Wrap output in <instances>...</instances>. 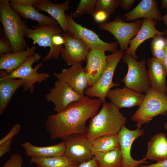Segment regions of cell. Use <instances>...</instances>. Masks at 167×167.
<instances>
[{"label":"cell","mask_w":167,"mask_h":167,"mask_svg":"<svg viewBox=\"0 0 167 167\" xmlns=\"http://www.w3.org/2000/svg\"><path fill=\"white\" fill-rule=\"evenodd\" d=\"M165 37L166 42V54L163 62V64L165 67L167 73V36H165Z\"/></svg>","instance_id":"60d3db41"},{"label":"cell","mask_w":167,"mask_h":167,"mask_svg":"<svg viewBox=\"0 0 167 167\" xmlns=\"http://www.w3.org/2000/svg\"><path fill=\"white\" fill-rule=\"evenodd\" d=\"M97 0H81L76 10L71 13L74 19L79 18L84 14L91 15L94 11Z\"/></svg>","instance_id":"4dcf8cb0"},{"label":"cell","mask_w":167,"mask_h":167,"mask_svg":"<svg viewBox=\"0 0 167 167\" xmlns=\"http://www.w3.org/2000/svg\"><path fill=\"white\" fill-rule=\"evenodd\" d=\"M57 79L64 81L77 93L82 96L85 90L88 87L87 77L82 63L74 64L62 69L60 73L54 72Z\"/></svg>","instance_id":"5bb4252c"},{"label":"cell","mask_w":167,"mask_h":167,"mask_svg":"<svg viewBox=\"0 0 167 167\" xmlns=\"http://www.w3.org/2000/svg\"><path fill=\"white\" fill-rule=\"evenodd\" d=\"M99 167H122V159L120 148L94 154Z\"/></svg>","instance_id":"83f0119b"},{"label":"cell","mask_w":167,"mask_h":167,"mask_svg":"<svg viewBox=\"0 0 167 167\" xmlns=\"http://www.w3.org/2000/svg\"><path fill=\"white\" fill-rule=\"evenodd\" d=\"M37 0H17L16 4L11 3L12 8L21 17L26 19L36 21L38 25H59L56 20L51 17L39 12L34 7Z\"/></svg>","instance_id":"e0dca14e"},{"label":"cell","mask_w":167,"mask_h":167,"mask_svg":"<svg viewBox=\"0 0 167 167\" xmlns=\"http://www.w3.org/2000/svg\"><path fill=\"white\" fill-rule=\"evenodd\" d=\"M71 1L66 0L61 4L53 3L50 0H37L34 7L38 11L48 13L55 19L65 32L67 31L68 25L65 12L69 10Z\"/></svg>","instance_id":"7402d4cb"},{"label":"cell","mask_w":167,"mask_h":167,"mask_svg":"<svg viewBox=\"0 0 167 167\" xmlns=\"http://www.w3.org/2000/svg\"><path fill=\"white\" fill-rule=\"evenodd\" d=\"M120 148L118 134L104 135L92 142L91 150L94 154L109 151Z\"/></svg>","instance_id":"4316f807"},{"label":"cell","mask_w":167,"mask_h":167,"mask_svg":"<svg viewBox=\"0 0 167 167\" xmlns=\"http://www.w3.org/2000/svg\"><path fill=\"white\" fill-rule=\"evenodd\" d=\"M126 121V118L119 108L111 102H105L98 113L91 118L85 134L92 141L102 136L117 134Z\"/></svg>","instance_id":"7a4b0ae2"},{"label":"cell","mask_w":167,"mask_h":167,"mask_svg":"<svg viewBox=\"0 0 167 167\" xmlns=\"http://www.w3.org/2000/svg\"><path fill=\"white\" fill-rule=\"evenodd\" d=\"M162 15L156 0H142L132 10L122 15L124 21L141 18H149L161 21Z\"/></svg>","instance_id":"d6986e66"},{"label":"cell","mask_w":167,"mask_h":167,"mask_svg":"<svg viewBox=\"0 0 167 167\" xmlns=\"http://www.w3.org/2000/svg\"><path fill=\"white\" fill-rule=\"evenodd\" d=\"M27 29L25 36L31 39L34 43L42 47H53L52 39L57 34H62V30L58 25H38Z\"/></svg>","instance_id":"ffe728a7"},{"label":"cell","mask_w":167,"mask_h":167,"mask_svg":"<svg viewBox=\"0 0 167 167\" xmlns=\"http://www.w3.org/2000/svg\"><path fill=\"white\" fill-rule=\"evenodd\" d=\"M140 167H167V159L148 165H141Z\"/></svg>","instance_id":"ab89813d"},{"label":"cell","mask_w":167,"mask_h":167,"mask_svg":"<svg viewBox=\"0 0 167 167\" xmlns=\"http://www.w3.org/2000/svg\"><path fill=\"white\" fill-rule=\"evenodd\" d=\"M36 167H42L39 165H37L36 166Z\"/></svg>","instance_id":"bcb514c9"},{"label":"cell","mask_w":167,"mask_h":167,"mask_svg":"<svg viewBox=\"0 0 167 167\" xmlns=\"http://www.w3.org/2000/svg\"><path fill=\"white\" fill-rule=\"evenodd\" d=\"M164 127L165 129L167 130V122L165 124Z\"/></svg>","instance_id":"ee69618b"},{"label":"cell","mask_w":167,"mask_h":167,"mask_svg":"<svg viewBox=\"0 0 167 167\" xmlns=\"http://www.w3.org/2000/svg\"><path fill=\"white\" fill-rule=\"evenodd\" d=\"M21 129V126L19 123L15 124L9 132L0 140V145L11 139H13L14 136L19 133Z\"/></svg>","instance_id":"e575fe53"},{"label":"cell","mask_w":167,"mask_h":167,"mask_svg":"<svg viewBox=\"0 0 167 167\" xmlns=\"http://www.w3.org/2000/svg\"><path fill=\"white\" fill-rule=\"evenodd\" d=\"M145 95L124 87L110 90L106 95L110 102L120 109L122 108L139 107L141 105Z\"/></svg>","instance_id":"9a60e30c"},{"label":"cell","mask_w":167,"mask_h":167,"mask_svg":"<svg viewBox=\"0 0 167 167\" xmlns=\"http://www.w3.org/2000/svg\"><path fill=\"white\" fill-rule=\"evenodd\" d=\"M122 61L127 65L126 74L122 81L125 87L135 92L146 94L151 86L145 59L138 62L131 56L124 54Z\"/></svg>","instance_id":"8992f818"},{"label":"cell","mask_w":167,"mask_h":167,"mask_svg":"<svg viewBox=\"0 0 167 167\" xmlns=\"http://www.w3.org/2000/svg\"><path fill=\"white\" fill-rule=\"evenodd\" d=\"M29 162L42 167H76L77 166L64 155L49 158L31 157Z\"/></svg>","instance_id":"f1b7e54d"},{"label":"cell","mask_w":167,"mask_h":167,"mask_svg":"<svg viewBox=\"0 0 167 167\" xmlns=\"http://www.w3.org/2000/svg\"><path fill=\"white\" fill-rule=\"evenodd\" d=\"M85 96H80L66 83L58 79L55 82L54 86L45 95L46 100L54 105V111L57 113L63 111L71 104Z\"/></svg>","instance_id":"8fae6325"},{"label":"cell","mask_w":167,"mask_h":167,"mask_svg":"<svg viewBox=\"0 0 167 167\" xmlns=\"http://www.w3.org/2000/svg\"><path fill=\"white\" fill-rule=\"evenodd\" d=\"M12 139H11L0 145V157L10 151Z\"/></svg>","instance_id":"8d00e7d4"},{"label":"cell","mask_w":167,"mask_h":167,"mask_svg":"<svg viewBox=\"0 0 167 167\" xmlns=\"http://www.w3.org/2000/svg\"><path fill=\"white\" fill-rule=\"evenodd\" d=\"M166 9L167 13L166 15L162 16V20L163 21L165 24L167 28V8H166Z\"/></svg>","instance_id":"7bdbcfd3"},{"label":"cell","mask_w":167,"mask_h":167,"mask_svg":"<svg viewBox=\"0 0 167 167\" xmlns=\"http://www.w3.org/2000/svg\"><path fill=\"white\" fill-rule=\"evenodd\" d=\"M142 24V21L140 19L128 23L123 20L122 16H118L112 21L101 24L99 27L112 34L116 39L120 49L125 51L128 48L130 41L140 29Z\"/></svg>","instance_id":"52a82bcc"},{"label":"cell","mask_w":167,"mask_h":167,"mask_svg":"<svg viewBox=\"0 0 167 167\" xmlns=\"http://www.w3.org/2000/svg\"><path fill=\"white\" fill-rule=\"evenodd\" d=\"M66 15L68 25L67 33L82 40L90 50H99L113 53L117 50L118 45L117 42H105L94 31L76 23L70 15L66 14Z\"/></svg>","instance_id":"ba28073f"},{"label":"cell","mask_w":167,"mask_h":167,"mask_svg":"<svg viewBox=\"0 0 167 167\" xmlns=\"http://www.w3.org/2000/svg\"><path fill=\"white\" fill-rule=\"evenodd\" d=\"M62 35L65 40L64 49L61 54L63 59L70 66L82 63L90 51L88 45L80 39L67 32L62 33Z\"/></svg>","instance_id":"4fadbf2b"},{"label":"cell","mask_w":167,"mask_h":167,"mask_svg":"<svg viewBox=\"0 0 167 167\" xmlns=\"http://www.w3.org/2000/svg\"><path fill=\"white\" fill-rule=\"evenodd\" d=\"M147 64L151 87L156 91L166 95L167 73L163 63L152 58L148 59Z\"/></svg>","instance_id":"603a6c76"},{"label":"cell","mask_w":167,"mask_h":167,"mask_svg":"<svg viewBox=\"0 0 167 167\" xmlns=\"http://www.w3.org/2000/svg\"><path fill=\"white\" fill-rule=\"evenodd\" d=\"M105 52L99 50H92L87 56L86 65L84 69L88 87L92 86L97 81L105 67L107 56Z\"/></svg>","instance_id":"2e32d148"},{"label":"cell","mask_w":167,"mask_h":167,"mask_svg":"<svg viewBox=\"0 0 167 167\" xmlns=\"http://www.w3.org/2000/svg\"><path fill=\"white\" fill-rule=\"evenodd\" d=\"M76 167H99V166L93 156L90 160L80 164Z\"/></svg>","instance_id":"f35d334b"},{"label":"cell","mask_w":167,"mask_h":167,"mask_svg":"<svg viewBox=\"0 0 167 167\" xmlns=\"http://www.w3.org/2000/svg\"><path fill=\"white\" fill-rule=\"evenodd\" d=\"M144 157L157 162L167 159V136L166 134L159 133L151 138L148 143L147 151Z\"/></svg>","instance_id":"d4e9b609"},{"label":"cell","mask_w":167,"mask_h":167,"mask_svg":"<svg viewBox=\"0 0 167 167\" xmlns=\"http://www.w3.org/2000/svg\"><path fill=\"white\" fill-rule=\"evenodd\" d=\"M23 162L22 155L19 153H15L11 156L2 167H22Z\"/></svg>","instance_id":"836d02e7"},{"label":"cell","mask_w":167,"mask_h":167,"mask_svg":"<svg viewBox=\"0 0 167 167\" xmlns=\"http://www.w3.org/2000/svg\"><path fill=\"white\" fill-rule=\"evenodd\" d=\"M0 21L11 43L12 53L25 50L28 47L24 38L28 27L26 21L11 7L10 0H0Z\"/></svg>","instance_id":"3957f363"},{"label":"cell","mask_w":167,"mask_h":167,"mask_svg":"<svg viewBox=\"0 0 167 167\" xmlns=\"http://www.w3.org/2000/svg\"><path fill=\"white\" fill-rule=\"evenodd\" d=\"M102 103L99 99L86 96L71 104L63 111L49 115L45 125L50 139H62L72 134H85L87 121L98 113Z\"/></svg>","instance_id":"6da1fadb"},{"label":"cell","mask_w":167,"mask_h":167,"mask_svg":"<svg viewBox=\"0 0 167 167\" xmlns=\"http://www.w3.org/2000/svg\"><path fill=\"white\" fill-rule=\"evenodd\" d=\"M109 15L107 13L102 10L95 11L92 15L96 22L101 24L105 22Z\"/></svg>","instance_id":"d590c367"},{"label":"cell","mask_w":167,"mask_h":167,"mask_svg":"<svg viewBox=\"0 0 167 167\" xmlns=\"http://www.w3.org/2000/svg\"><path fill=\"white\" fill-rule=\"evenodd\" d=\"M144 132L143 129L137 128L132 130L124 125L118 133L122 159V167H140L141 165L148 163L145 157L139 160H136L132 158L131 155L133 143L137 138L143 136Z\"/></svg>","instance_id":"7c38bea8"},{"label":"cell","mask_w":167,"mask_h":167,"mask_svg":"<svg viewBox=\"0 0 167 167\" xmlns=\"http://www.w3.org/2000/svg\"><path fill=\"white\" fill-rule=\"evenodd\" d=\"M62 140L65 145L64 155L77 166L93 157L91 150L92 141L85 134H72Z\"/></svg>","instance_id":"9c48e42d"},{"label":"cell","mask_w":167,"mask_h":167,"mask_svg":"<svg viewBox=\"0 0 167 167\" xmlns=\"http://www.w3.org/2000/svg\"><path fill=\"white\" fill-rule=\"evenodd\" d=\"M36 49L35 46H28L24 51L0 56V70L10 74L22 65L29 57L35 54Z\"/></svg>","instance_id":"cb8c5ba5"},{"label":"cell","mask_w":167,"mask_h":167,"mask_svg":"<svg viewBox=\"0 0 167 167\" xmlns=\"http://www.w3.org/2000/svg\"><path fill=\"white\" fill-rule=\"evenodd\" d=\"M142 24L139 32L130 41L129 46L125 51L124 54L129 55L137 60L138 57L136 51L139 46L146 40L152 38L156 34H161L165 36V32L157 30L155 25L156 22L154 19L143 18Z\"/></svg>","instance_id":"ac0fdd59"},{"label":"cell","mask_w":167,"mask_h":167,"mask_svg":"<svg viewBox=\"0 0 167 167\" xmlns=\"http://www.w3.org/2000/svg\"><path fill=\"white\" fill-rule=\"evenodd\" d=\"M2 29L0 31V56L7 54L11 52V43L5 35Z\"/></svg>","instance_id":"d6a6232c"},{"label":"cell","mask_w":167,"mask_h":167,"mask_svg":"<svg viewBox=\"0 0 167 167\" xmlns=\"http://www.w3.org/2000/svg\"><path fill=\"white\" fill-rule=\"evenodd\" d=\"M165 36L156 34L152 38L151 50L152 58L163 63L166 54Z\"/></svg>","instance_id":"f546056e"},{"label":"cell","mask_w":167,"mask_h":167,"mask_svg":"<svg viewBox=\"0 0 167 167\" xmlns=\"http://www.w3.org/2000/svg\"><path fill=\"white\" fill-rule=\"evenodd\" d=\"M162 9L167 8V0H161L160 1Z\"/></svg>","instance_id":"b9f144b4"},{"label":"cell","mask_w":167,"mask_h":167,"mask_svg":"<svg viewBox=\"0 0 167 167\" xmlns=\"http://www.w3.org/2000/svg\"><path fill=\"white\" fill-rule=\"evenodd\" d=\"M125 51L116 50L107 56V64L100 78L92 86L88 87L84 93L88 97H96L102 103L106 102V95L113 87L120 85L113 82V77L116 67L124 55Z\"/></svg>","instance_id":"5b68a950"},{"label":"cell","mask_w":167,"mask_h":167,"mask_svg":"<svg viewBox=\"0 0 167 167\" xmlns=\"http://www.w3.org/2000/svg\"><path fill=\"white\" fill-rule=\"evenodd\" d=\"M41 58V56L38 53L29 57L19 68L10 74L12 78L22 79L25 81V84L23 87L24 91L28 90L32 93L35 83L46 81L49 78V75L48 74L39 73L37 72L42 65V62L38 64L34 68L32 67L33 64L39 60Z\"/></svg>","instance_id":"30bf717a"},{"label":"cell","mask_w":167,"mask_h":167,"mask_svg":"<svg viewBox=\"0 0 167 167\" xmlns=\"http://www.w3.org/2000/svg\"><path fill=\"white\" fill-rule=\"evenodd\" d=\"M135 0H120V6L125 11L129 10L134 4Z\"/></svg>","instance_id":"74e56055"},{"label":"cell","mask_w":167,"mask_h":167,"mask_svg":"<svg viewBox=\"0 0 167 167\" xmlns=\"http://www.w3.org/2000/svg\"><path fill=\"white\" fill-rule=\"evenodd\" d=\"M25 81L22 79L11 78L6 71H0V114L4 113L16 90L23 87Z\"/></svg>","instance_id":"44dd1931"},{"label":"cell","mask_w":167,"mask_h":167,"mask_svg":"<svg viewBox=\"0 0 167 167\" xmlns=\"http://www.w3.org/2000/svg\"><path fill=\"white\" fill-rule=\"evenodd\" d=\"M165 36H167V28L165 30Z\"/></svg>","instance_id":"f6af8a7d"},{"label":"cell","mask_w":167,"mask_h":167,"mask_svg":"<svg viewBox=\"0 0 167 167\" xmlns=\"http://www.w3.org/2000/svg\"><path fill=\"white\" fill-rule=\"evenodd\" d=\"M120 0H97L94 12L102 10L110 15L120 6Z\"/></svg>","instance_id":"1f68e13d"},{"label":"cell","mask_w":167,"mask_h":167,"mask_svg":"<svg viewBox=\"0 0 167 167\" xmlns=\"http://www.w3.org/2000/svg\"><path fill=\"white\" fill-rule=\"evenodd\" d=\"M25 154L31 157L49 158L64 155L65 145L62 142L54 145L40 147L34 145L29 142L21 144Z\"/></svg>","instance_id":"484cf974"},{"label":"cell","mask_w":167,"mask_h":167,"mask_svg":"<svg viewBox=\"0 0 167 167\" xmlns=\"http://www.w3.org/2000/svg\"><path fill=\"white\" fill-rule=\"evenodd\" d=\"M167 112V96L161 94L151 87L146 94L139 109L131 117L136 123L137 128L149 123L153 118L159 115H165Z\"/></svg>","instance_id":"277c9868"}]
</instances>
